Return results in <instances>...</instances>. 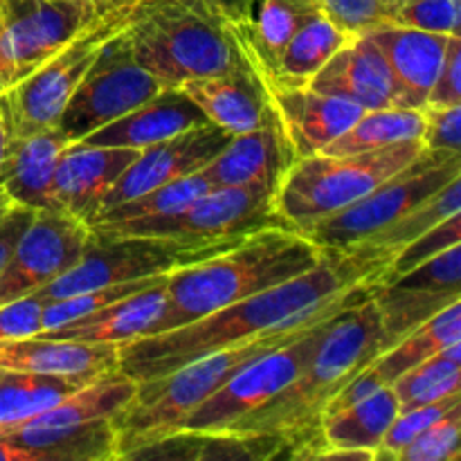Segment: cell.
<instances>
[{
    "mask_svg": "<svg viewBox=\"0 0 461 461\" xmlns=\"http://www.w3.org/2000/svg\"><path fill=\"white\" fill-rule=\"evenodd\" d=\"M390 261V255L358 246L324 250L322 259L297 277L232 302L185 327L124 342L117 347L120 372L135 383L167 376L201 356L273 331L309 313L331 295L381 282Z\"/></svg>",
    "mask_w": 461,
    "mask_h": 461,
    "instance_id": "1",
    "label": "cell"
},
{
    "mask_svg": "<svg viewBox=\"0 0 461 461\" xmlns=\"http://www.w3.org/2000/svg\"><path fill=\"white\" fill-rule=\"evenodd\" d=\"M372 288L374 284H363V286L338 293V295H331L322 304L311 309L309 313L300 315V318L291 320V322L282 324L273 331L259 333L250 340L201 356V358L183 365L167 376L138 383L133 401L113 417L117 435V459H124L140 446L151 444L167 432L176 430L192 410H196L203 401L210 399L219 387H223L234 374L248 367L252 360L279 349L286 342L304 336L327 320L345 313L347 309L369 297Z\"/></svg>",
    "mask_w": 461,
    "mask_h": 461,
    "instance_id": "2",
    "label": "cell"
},
{
    "mask_svg": "<svg viewBox=\"0 0 461 461\" xmlns=\"http://www.w3.org/2000/svg\"><path fill=\"white\" fill-rule=\"evenodd\" d=\"M381 351V318L369 293L327 329L309 363L284 390L228 430L282 435L293 459H322L324 408Z\"/></svg>",
    "mask_w": 461,
    "mask_h": 461,
    "instance_id": "3",
    "label": "cell"
},
{
    "mask_svg": "<svg viewBox=\"0 0 461 461\" xmlns=\"http://www.w3.org/2000/svg\"><path fill=\"white\" fill-rule=\"evenodd\" d=\"M324 250L295 230H264L237 246L185 266L167 277L165 309L144 336L185 327L232 302L297 277L322 259Z\"/></svg>",
    "mask_w": 461,
    "mask_h": 461,
    "instance_id": "4",
    "label": "cell"
},
{
    "mask_svg": "<svg viewBox=\"0 0 461 461\" xmlns=\"http://www.w3.org/2000/svg\"><path fill=\"white\" fill-rule=\"evenodd\" d=\"M124 34L165 86L248 66L214 0H138Z\"/></svg>",
    "mask_w": 461,
    "mask_h": 461,
    "instance_id": "5",
    "label": "cell"
},
{
    "mask_svg": "<svg viewBox=\"0 0 461 461\" xmlns=\"http://www.w3.org/2000/svg\"><path fill=\"white\" fill-rule=\"evenodd\" d=\"M423 151L426 147L421 140H410L381 151L354 156L315 153L297 158L275 192V207L282 219L302 234L318 221L363 198Z\"/></svg>",
    "mask_w": 461,
    "mask_h": 461,
    "instance_id": "6",
    "label": "cell"
},
{
    "mask_svg": "<svg viewBox=\"0 0 461 461\" xmlns=\"http://www.w3.org/2000/svg\"><path fill=\"white\" fill-rule=\"evenodd\" d=\"M135 3L120 5L99 16L75 39L61 45L48 61L0 93L7 140L43 129H57L68 99L99 57L104 43L126 25Z\"/></svg>",
    "mask_w": 461,
    "mask_h": 461,
    "instance_id": "7",
    "label": "cell"
},
{
    "mask_svg": "<svg viewBox=\"0 0 461 461\" xmlns=\"http://www.w3.org/2000/svg\"><path fill=\"white\" fill-rule=\"evenodd\" d=\"M459 176L461 153L426 149L408 167L383 180L363 198L318 221L302 234L320 250H349L387 225L396 223L401 216L435 196Z\"/></svg>",
    "mask_w": 461,
    "mask_h": 461,
    "instance_id": "8",
    "label": "cell"
},
{
    "mask_svg": "<svg viewBox=\"0 0 461 461\" xmlns=\"http://www.w3.org/2000/svg\"><path fill=\"white\" fill-rule=\"evenodd\" d=\"M232 246L237 243H189L165 237H140V234L111 237V234L93 232L84 257L34 295L43 302H52L108 284L162 277L185 266L210 259Z\"/></svg>",
    "mask_w": 461,
    "mask_h": 461,
    "instance_id": "9",
    "label": "cell"
},
{
    "mask_svg": "<svg viewBox=\"0 0 461 461\" xmlns=\"http://www.w3.org/2000/svg\"><path fill=\"white\" fill-rule=\"evenodd\" d=\"M273 185L250 183L214 187L176 214L108 225L95 234H140L189 243H239L264 230H293L275 207Z\"/></svg>",
    "mask_w": 461,
    "mask_h": 461,
    "instance_id": "10",
    "label": "cell"
},
{
    "mask_svg": "<svg viewBox=\"0 0 461 461\" xmlns=\"http://www.w3.org/2000/svg\"><path fill=\"white\" fill-rule=\"evenodd\" d=\"M129 3L135 0H0V93L99 16Z\"/></svg>",
    "mask_w": 461,
    "mask_h": 461,
    "instance_id": "11",
    "label": "cell"
},
{
    "mask_svg": "<svg viewBox=\"0 0 461 461\" xmlns=\"http://www.w3.org/2000/svg\"><path fill=\"white\" fill-rule=\"evenodd\" d=\"M124 27L104 43L99 57L59 117L57 129L70 142H79L165 88V84L133 57Z\"/></svg>",
    "mask_w": 461,
    "mask_h": 461,
    "instance_id": "12",
    "label": "cell"
},
{
    "mask_svg": "<svg viewBox=\"0 0 461 461\" xmlns=\"http://www.w3.org/2000/svg\"><path fill=\"white\" fill-rule=\"evenodd\" d=\"M340 315L311 329L304 336L286 342L279 349L252 360L248 367L234 374L223 387H219L210 399H205L196 410H192L176 430L221 432L232 428L239 419L273 399L279 390H284L302 372V367L309 363V358L322 342L327 329Z\"/></svg>",
    "mask_w": 461,
    "mask_h": 461,
    "instance_id": "13",
    "label": "cell"
},
{
    "mask_svg": "<svg viewBox=\"0 0 461 461\" xmlns=\"http://www.w3.org/2000/svg\"><path fill=\"white\" fill-rule=\"evenodd\" d=\"M93 230L84 221L57 210H34L0 273V304L34 295L61 277L84 257Z\"/></svg>",
    "mask_w": 461,
    "mask_h": 461,
    "instance_id": "14",
    "label": "cell"
},
{
    "mask_svg": "<svg viewBox=\"0 0 461 461\" xmlns=\"http://www.w3.org/2000/svg\"><path fill=\"white\" fill-rule=\"evenodd\" d=\"M372 300L381 318V347L385 351L461 300V246L455 243L399 277L376 282Z\"/></svg>",
    "mask_w": 461,
    "mask_h": 461,
    "instance_id": "15",
    "label": "cell"
},
{
    "mask_svg": "<svg viewBox=\"0 0 461 461\" xmlns=\"http://www.w3.org/2000/svg\"><path fill=\"white\" fill-rule=\"evenodd\" d=\"M230 140H232V133L221 129L219 124L205 122L174 138L140 149L135 160L126 167L124 174L106 194L99 212L111 210L120 203L131 201L140 194H147L185 176L198 174L228 147Z\"/></svg>",
    "mask_w": 461,
    "mask_h": 461,
    "instance_id": "16",
    "label": "cell"
},
{
    "mask_svg": "<svg viewBox=\"0 0 461 461\" xmlns=\"http://www.w3.org/2000/svg\"><path fill=\"white\" fill-rule=\"evenodd\" d=\"M219 9L248 66L268 84L297 30L320 12L318 0H221Z\"/></svg>",
    "mask_w": 461,
    "mask_h": 461,
    "instance_id": "17",
    "label": "cell"
},
{
    "mask_svg": "<svg viewBox=\"0 0 461 461\" xmlns=\"http://www.w3.org/2000/svg\"><path fill=\"white\" fill-rule=\"evenodd\" d=\"M135 156L138 149L70 142L63 149L54 169L50 185V210L90 223L97 216L106 194L135 160Z\"/></svg>",
    "mask_w": 461,
    "mask_h": 461,
    "instance_id": "18",
    "label": "cell"
},
{
    "mask_svg": "<svg viewBox=\"0 0 461 461\" xmlns=\"http://www.w3.org/2000/svg\"><path fill=\"white\" fill-rule=\"evenodd\" d=\"M268 97L295 158L320 153L365 113L358 104L311 86H268Z\"/></svg>",
    "mask_w": 461,
    "mask_h": 461,
    "instance_id": "19",
    "label": "cell"
},
{
    "mask_svg": "<svg viewBox=\"0 0 461 461\" xmlns=\"http://www.w3.org/2000/svg\"><path fill=\"white\" fill-rule=\"evenodd\" d=\"M295 160V151L270 104L264 122L252 131L232 135L228 147L201 174L214 187L266 183L277 189Z\"/></svg>",
    "mask_w": 461,
    "mask_h": 461,
    "instance_id": "20",
    "label": "cell"
},
{
    "mask_svg": "<svg viewBox=\"0 0 461 461\" xmlns=\"http://www.w3.org/2000/svg\"><path fill=\"white\" fill-rule=\"evenodd\" d=\"M318 93L336 95L358 104L365 111L374 108H405L399 84L378 45L367 34L356 36L338 50L309 81Z\"/></svg>",
    "mask_w": 461,
    "mask_h": 461,
    "instance_id": "21",
    "label": "cell"
},
{
    "mask_svg": "<svg viewBox=\"0 0 461 461\" xmlns=\"http://www.w3.org/2000/svg\"><path fill=\"white\" fill-rule=\"evenodd\" d=\"M124 459L147 461H270L293 459L282 435L270 432H192L174 430L126 455Z\"/></svg>",
    "mask_w": 461,
    "mask_h": 461,
    "instance_id": "22",
    "label": "cell"
},
{
    "mask_svg": "<svg viewBox=\"0 0 461 461\" xmlns=\"http://www.w3.org/2000/svg\"><path fill=\"white\" fill-rule=\"evenodd\" d=\"M205 122H210L205 113L178 86H165L160 93L140 104L138 108L108 122L106 126L86 135L79 142L97 144V147H126L140 151L149 144L174 138V135L185 133Z\"/></svg>",
    "mask_w": 461,
    "mask_h": 461,
    "instance_id": "23",
    "label": "cell"
},
{
    "mask_svg": "<svg viewBox=\"0 0 461 461\" xmlns=\"http://www.w3.org/2000/svg\"><path fill=\"white\" fill-rule=\"evenodd\" d=\"M385 57L405 108H423L428 102L437 75L444 63L448 39L446 34L412 30V27L383 23L367 32Z\"/></svg>",
    "mask_w": 461,
    "mask_h": 461,
    "instance_id": "24",
    "label": "cell"
},
{
    "mask_svg": "<svg viewBox=\"0 0 461 461\" xmlns=\"http://www.w3.org/2000/svg\"><path fill=\"white\" fill-rule=\"evenodd\" d=\"M115 369H120L117 345H95L45 336L0 340V372L84 376L93 381Z\"/></svg>",
    "mask_w": 461,
    "mask_h": 461,
    "instance_id": "25",
    "label": "cell"
},
{
    "mask_svg": "<svg viewBox=\"0 0 461 461\" xmlns=\"http://www.w3.org/2000/svg\"><path fill=\"white\" fill-rule=\"evenodd\" d=\"M212 124L239 135L264 122L270 108L268 88L250 66L221 75L187 79L178 86Z\"/></svg>",
    "mask_w": 461,
    "mask_h": 461,
    "instance_id": "26",
    "label": "cell"
},
{
    "mask_svg": "<svg viewBox=\"0 0 461 461\" xmlns=\"http://www.w3.org/2000/svg\"><path fill=\"white\" fill-rule=\"evenodd\" d=\"M70 144L59 129L9 138L0 167V192L14 205L50 210V185L63 149Z\"/></svg>",
    "mask_w": 461,
    "mask_h": 461,
    "instance_id": "27",
    "label": "cell"
},
{
    "mask_svg": "<svg viewBox=\"0 0 461 461\" xmlns=\"http://www.w3.org/2000/svg\"><path fill=\"white\" fill-rule=\"evenodd\" d=\"M167 277L144 291L133 293L115 304L99 309L86 318L72 320L57 329L39 333L45 338H59V340H79L95 342V345H124V342L142 338L151 329V324L160 318L165 309Z\"/></svg>",
    "mask_w": 461,
    "mask_h": 461,
    "instance_id": "28",
    "label": "cell"
},
{
    "mask_svg": "<svg viewBox=\"0 0 461 461\" xmlns=\"http://www.w3.org/2000/svg\"><path fill=\"white\" fill-rule=\"evenodd\" d=\"M399 401L390 385L381 387L360 403L331 414L322 421V459H369L399 414Z\"/></svg>",
    "mask_w": 461,
    "mask_h": 461,
    "instance_id": "29",
    "label": "cell"
},
{
    "mask_svg": "<svg viewBox=\"0 0 461 461\" xmlns=\"http://www.w3.org/2000/svg\"><path fill=\"white\" fill-rule=\"evenodd\" d=\"M354 39V34L336 25L320 9L288 41L275 68L273 79L266 84V88L268 86H309V81L322 70L324 63Z\"/></svg>",
    "mask_w": 461,
    "mask_h": 461,
    "instance_id": "30",
    "label": "cell"
},
{
    "mask_svg": "<svg viewBox=\"0 0 461 461\" xmlns=\"http://www.w3.org/2000/svg\"><path fill=\"white\" fill-rule=\"evenodd\" d=\"M457 342H461V300L448 304L444 311L426 320L421 327L401 338L390 349L378 354L369 369L376 374L383 385H392L401 374L426 363L428 358Z\"/></svg>",
    "mask_w": 461,
    "mask_h": 461,
    "instance_id": "31",
    "label": "cell"
},
{
    "mask_svg": "<svg viewBox=\"0 0 461 461\" xmlns=\"http://www.w3.org/2000/svg\"><path fill=\"white\" fill-rule=\"evenodd\" d=\"M423 129L426 120L421 108H374L365 111L340 138L329 142L320 153L354 156V153L381 151L410 140H421Z\"/></svg>",
    "mask_w": 461,
    "mask_h": 461,
    "instance_id": "32",
    "label": "cell"
},
{
    "mask_svg": "<svg viewBox=\"0 0 461 461\" xmlns=\"http://www.w3.org/2000/svg\"><path fill=\"white\" fill-rule=\"evenodd\" d=\"M95 381V378H93ZM90 383L84 376L0 372V430L45 412Z\"/></svg>",
    "mask_w": 461,
    "mask_h": 461,
    "instance_id": "33",
    "label": "cell"
},
{
    "mask_svg": "<svg viewBox=\"0 0 461 461\" xmlns=\"http://www.w3.org/2000/svg\"><path fill=\"white\" fill-rule=\"evenodd\" d=\"M390 387L394 390L401 410H412L461 394V342L446 347L426 363L401 374Z\"/></svg>",
    "mask_w": 461,
    "mask_h": 461,
    "instance_id": "34",
    "label": "cell"
},
{
    "mask_svg": "<svg viewBox=\"0 0 461 461\" xmlns=\"http://www.w3.org/2000/svg\"><path fill=\"white\" fill-rule=\"evenodd\" d=\"M210 189H214V185L198 171V174L185 176V178L174 180L169 185H162V187L151 189L147 194H140V196L120 203V205L111 207V210L99 212L88 225L90 230H97L108 228V225L131 223V221H147L158 219V216L176 214V212L192 205L196 198H201Z\"/></svg>",
    "mask_w": 461,
    "mask_h": 461,
    "instance_id": "35",
    "label": "cell"
},
{
    "mask_svg": "<svg viewBox=\"0 0 461 461\" xmlns=\"http://www.w3.org/2000/svg\"><path fill=\"white\" fill-rule=\"evenodd\" d=\"M459 210H461V176L459 178L450 180V183L446 185L444 189H439L435 196H430L428 201H423L421 205H417L414 210H410L408 214L401 216L396 223L387 225V228H383L381 232L365 239L363 243H358V248H367V250L394 257L401 248H405L410 241L421 237L423 232L432 230L435 225L444 223V221L450 219V216L459 214Z\"/></svg>",
    "mask_w": 461,
    "mask_h": 461,
    "instance_id": "36",
    "label": "cell"
},
{
    "mask_svg": "<svg viewBox=\"0 0 461 461\" xmlns=\"http://www.w3.org/2000/svg\"><path fill=\"white\" fill-rule=\"evenodd\" d=\"M165 277H169V275H162V277H151V279H131V282L108 284V286H99V288H93V291L77 293V295L63 297V300L43 302L45 304L43 331L61 327V324L72 322V320L86 318V315L95 313V311L99 309H106V306L115 304V302L124 300V297L133 295V293H140L144 291V288L153 286V284L162 282Z\"/></svg>",
    "mask_w": 461,
    "mask_h": 461,
    "instance_id": "37",
    "label": "cell"
},
{
    "mask_svg": "<svg viewBox=\"0 0 461 461\" xmlns=\"http://www.w3.org/2000/svg\"><path fill=\"white\" fill-rule=\"evenodd\" d=\"M461 405L437 419L414 437L396 461H459L461 457Z\"/></svg>",
    "mask_w": 461,
    "mask_h": 461,
    "instance_id": "38",
    "label": "cell"
},
{
    "mask_svg": "<svg viewBox=\"0 0 461 461\" xmlns=\"http://www.w3.org/2000/svg\"><path fill=\"white\" fill-rule=\"evenodd\" d=\"M455 405H461V394L448 396V399L437 401V403L419 405V408H412V410H401V412L394 417V421H392V426L387 428L381 446H378L376 461L399 459L401 450H403L414 437L421 435L430 423H435L437 419L444 417L446 412H450Z\"/></svg>",
    "mask_w": 461,
    "mask_h": 461,
    "instance_id": "39",
    "label": "cell"
},
{
    "mask_svg": "<svg viewBox=\"0 0 461 461\" xmlns=\"http://www.w3.org/2000/svg\"><path fill=\"white\" fill-rule=\"evenodd\" d=\"M455 243H461V214L450 216L444 223L435 225L432 230L423 232L421 237L410 241L405 248H401V250L392 257L390 266H387L381 282L394 279L399 277V275L408 273V270L417 268V266L426 264L428 259H432V257L444 252L446 248L455 246Z\"/></svg>",
    "mask_w": 461,
    "mask_h": 461,
    "instance_id": "40",
    "label": "cell"
},
{
    "mask_svg": "<svg viewBox=\"0 0 461 461\" xmlns=\"http://www.w3.org/2000/svg\"><path fill=\"white\" fill-rule=\"evenodd\" d=\"M461 0H405L394 9L390 23L432 32V34H459Z\"/></svg>",
    "mask_w": 461,
    "mask_h": 461,
    "instance_id": "41",
    "label": "cell"
},
{
    "mask_svg": "<svg viewBox=\"0 0 461 461\" xmlns=\"http://www.w3.org/2000/svg\"><path fill=\"white\" fill-rule=\"evenodd\" d=\"M318 5L336 25L354 36L367 34L392 18L387 0H318Z\"/></svg>",
    "mask_w": 461,
    "mask_h": 461,
    "instance_id": "42",
    "label": "cell"
},
{
    "mask_svg": "<svg viewBox=\"0 0 461 461\" xmlns=\"http://www.w3.org/2000/svg\"><path fill=\"white\" fill-rule=\"evenodd\" d=\"M43 300L36 295L0 304V340L39 336L43 331Z\"/></svg>",
    "mask_w": 461,
    "mask_h": 461,
    "instance_id": "43",
    "label": "cell"
},
{
    "mask_svg": "<svg viewBox=\"0 0 461 461\" xmlns=\"http://www.w3.org/2000/svg\"><path fill=\"white\" fill-rule=\"evenodd\" d=\"M421 142L428 151H453L459 153V124L461 104L457 106H423Z\"/></svg>",
    "mask_w": 461,
    "mask_h": 461,
    "instance_id": "44",
    "label": "cell"
},
{
    "mask_svg": "<svg viewBox=\"0 0 461 461\" xmlns=\"http://www.w3.org/2000/svg\"><path fill=\"white\" fill-rule=\"evenodd\" d=\"M461 36L453 34L448 39L444 63L437 75L435 86L428 95L426 106H457L461 104Z\"/></svg>",
    "mask_w": 461,
    "mask_h": 461,
    "instance_id": "45",
    "label": "cell"
},
{
    "mask_svg": "<svg viewBox=\"0 0 461 461\" xmlns=\"http://www.w3.org/2000/svg\"><path fill=\"white\" fill-rule=\"evenodd\" d=\"M32 216H34V210L23 205H14L12 203L9 210L3 214V219H0V273H3L5 264H7L18 237H21L23 230L27 228Z\"/></svg>",
    "mask_w": 461,
    "mask_h": 461,
    "instance_id": "46",
    "label": "cell"
},
{
    "mask_svg": "<svg viewBox=\"0 0 461 461\" xmlns=\"http://www.w3.org/2000/svg\"><path fill=\"white\" fill-rule=\"evenodd\" d=\"M5 147H7V129H5V117H3V111H0V167H3Z\"/></svg>",
    "mask_w": 461,
    "mask_h": 461,
    "instance_id": "47",
    "label": "cell"
},
{
    "mask_svg": "<svg viewBox=\"0 0 461 461\" xmlns=\"http://www.w3.org/2000/svg\"><path fill=\"white\" fill-rule=\"evenodd\" d=\"M403 3H405V0H387V5L392 7V14H394V9L399 7V5H403Z\"/></svg>",
    "mask_w": 461,
    "mask_h": 461,
    "instance_id": "48",
    "label": "cell"
},
{
    "mask_svg": "<svg viewBox=\"0 0 461 461\" xmlns=\"http://www.w3.org/2000/svg\"><path fill=\"white\" fill-rule=\"evenodd\" d=\"M9 203H12V201H9V198L5 196L3 192H0V207H3V205H9Z\"/></svg>",
    "mask_w": 461,
    "mask_h": 461,
    "instance_id": "49",
    "label": "cell"
},
{
    "mask_svg": "<svg viewBox=\"0 0 461 461\" xmlns=\"http://www.w3.org/2000/svg\"><path fill=\"white\" fill-rule=\"evenodd\" d=\"M9 205H12V203H9ZM9 205H3V207H0V219H3V214H5V212L9 210Z\"/></svg>",
    "mask_w": 461,
    "mask_h": 461,
    "instance_id": "50",
    "label": "cell"
},
{
    "mask_svg": "<svg viewBox=\"0 0 461 461\" xmlns=\"http://www.w3.org/2000/svg\"><path fill=\"white\" fill-rule=\"evenodd\" d=\"M214 3H221V0H214Z\"/></svg>",
    "mask_w": 461,
    "mask_h": 461,
    "instance_id": "51",
    "label": "cell"
}]
</instances>
